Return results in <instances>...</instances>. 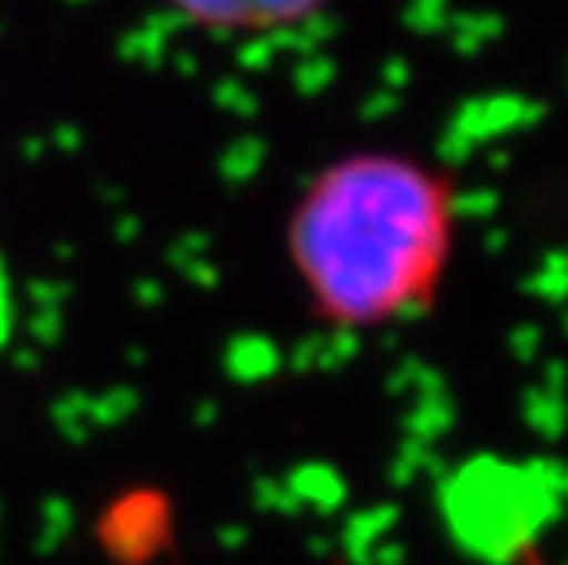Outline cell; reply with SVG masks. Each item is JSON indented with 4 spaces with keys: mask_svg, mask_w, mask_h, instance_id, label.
<instances>
[{
    "mask_svg": "<svg viewBox=\"0 0 568 565\" xmlns=\"http://www.w3.org/2000/svg\"><path fill=\"white\" fill-rule=\"evenodd\" d=\"M455 176L393 148L348 151L301 188L286 261L312 316L374 331L437 302L458 246Z\"/></svg>",
    "mask_w": 568,
    "mask_h": 565,
    "instance_id": "obj_1",
    "label": "cell"
},
{
    "mask_svg": "<svg viewBox=\"0 0 568 565\" xmlns=\"http://www.w3.org/2000/svg\"><path fill=\"white\" fill-rule=\"evenodd\" d=\"M312 11L316 8L305 4H253V8H187V16L202 22V27L264 33V30H283L297 19H312Z\"/></svg>",
    "mask_w": 568,
    "mask_h": 565,
    "instance_id": "obj_2",
    "label": "cell"
}]
</instances>
